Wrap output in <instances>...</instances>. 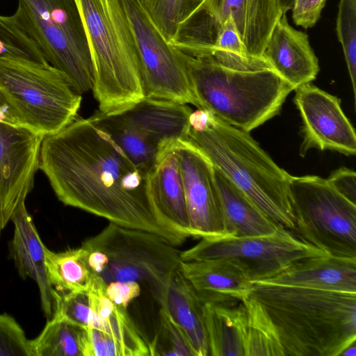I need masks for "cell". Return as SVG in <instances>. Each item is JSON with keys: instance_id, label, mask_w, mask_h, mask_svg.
Returning <instances> with one entry per match:
<instances>
[{"instance_id": "cell-1", "label": "cell", "mask_w": 356, "mask_h": 356, "mask_svg": "<svg viewBox=\"0 0 356 356\" xmlns=\"http://www.w3.org/2000/svg\"><path fill=\"white\" fill-rule=\"evenodd\" d=\"M39 169L65 205L122 227L156 234L176 246L184 243L155 217L149 172L136 165L92 116L77 117L44 136Z\"/></svg>"}, {"instance_id": "cell-2", "label": "cell", "mask_w": 356, "mask_h": 356, "mask_svg": "<svg viewBox=\"0 0 356 356\" xmlns=\"http://www.w3.org/2000/svg\"><path fill=\"white\" fill-rule=\"evenodd\" d=\"M180 52L196 107L243 131L278 114L293 90L262 56L214 48Z\"/></svg>"}, {"instance_id": "cell-3", "label": "cell", "mask_w": 356, "mask_h": 356, "mask_svg": "<svg viewBox=\"0 0 356 356\" xmlns=\"http://www.w3.org/2000/svg\"><path fill=\"white\" fill-rule=\"evenodd\" d=\"M284 356H340L356 342V293L253 282Z\"/></svg>"}, {"instance_id": "cell-4", "label": "cell", "mask_w": 356, "mask_h": 356, "mask_svg": "<svg viewBox=\"0 0 356 356\" xmlns=\"http://www.w3.org/2000/svg\"><path fill=\"white\" fill-rule=\"evenodd\" d=\"M186 140L200 149L213 168L268 218L293 232L289 174L249 132L198 108L191 114Z\"/></svg>"}, {"instance_id": "cell-5", "label": "cell", "mask_w": 356, "mask_h": 356, "mask_svg": "<svg viewBox=\"0 0 356 356\" xmlns=\"http://www.w3.org/2000/svg\"><path fill=\"white\" fill-rule=\"evenodd\" d=\"M94 71L92 91L104 116L145 98L136 44L122 0H75Z\"/></svg>"}, {"instance_id": "cell-6", "label": "cell", "mask_w": 356, "mask_h": 356, "mask_svg": "<svg viewBox=\"0 0 356 356\" xmlns=\"http://www.w3.org/2000/svg\"><path fill=\"white\" fill-rule=\"evenodd\" d=\"M88 265L93 274L111 282H143L161 306L170 280L179 269L181 252L170 241L149 232L109 222L85 240Z\"/></svg>"}, {"instance_id": "cell-7", "label": "cell", "mask_w": 356, "mask_h": 356, "mask_svg": "<svg viewBox=\"0 0 356 356\" xmlns=\"http://www.w3.org/2000/svg\"><path fill=\"white\" fill-rule=\"evenodd\" d=\"M0 93L12 122L43 136L77 118L81 95L67 77L49 64L0 58Z\"/></svg>"}, {"instance_id": "cell-8", "label": "cell", "mask_w": 356, "mask_h": 356, "mask_svg": "<svg viewBox=\"0 0 356 356\" xmlns=\"http://www.w3.org/2000/svg\"><path fill=\"white\" fill-rule=\"evenodd\" d=\"M289 191L293 234L328 255L356 259V204L318 176L289 175Z\"/></svg>"}, {"instance_id": "cell-9", "label": "cell", "mask_w": 356, "mask_h": 356, "mask_svg": "<svg viewBox=\"0 0 356 356\" xmlns=\"http://www.w3.org/2000/svg\"><path fill=\"white\" fill-rule=\"evenodd\" d=\"M282 14L279 0H203L179 25L170 43L187 54L211 49L221 25L232 18L247 54L261 57Z\"/></svg>"}, {"instance_id": "cell-10", "label": "cell", "mask_w": 356, "mask_h": 356, "mask_svg": "<svg viewBox=\"0 0 356 356\" xmlns=\"http://www.w3.org/2000/svg\"><path fill=\"white\" fill-rule=\"evenodd\" d=\"M327 254L280 226L273 234L251 237L201 238L181 252L182 261L227 259L238 266L251 282H262L305 258Z\"/></svg>"}, {"instance_id": "cell-11", "label": "cell", "mask_w": 356, "mask_h": 356, "mask_svg": "<svg viewBox=\"0 0 356 356\" xmlns=\"http://www.w3.org/2000/svg\"><path fill=\"white\" fill-rule=\"evenodd\" d=\"M137 47L145 97L196 106L181 52L167 41L143 0H122Z\"/></svg>"}, {"instance_id": "cell-12", "label": "cell", "mask_w": 356, "mask_h": 356, "mask_svg": "<svg viewBox=\"0 0 356 356\" xmlns=\"http://www.w3.org/2000/svg\"><path fill=\"white\" fill-rule=\"evenodd\" d=\"M106 285L93 274L87 291L90 322L86 327L83 356L153 355L152 341L136 327L127 308L108 298Z\"/></svg>"}, {"instance_id": "cell-13", "label": "cell", "mask_w": 356, "mask_h": 356, "mask_svg": "<svg viewBox=\"0 0 356 356\" xmlns=\"http://www.w3.org/2000/svg\"><path fill=\"white\" fill-rule=\"evenodd\" d=\"M43 138L23 126L0 120V232L33 187Z\"/></svg>"}, {"instance_id": "cell-14", "label": "cell", "mask_w": 356, "mask_h": 356, "mask_svg": "<svg viewBox=\"0 0 356 356\" xmlns=\"http://www.w3.org/2000/svg\"><path fill=\"white\" fill-rule=\"evenodd\" d=\"M191 237H225L214 168L206 155L188 140L175 143Z\"/></svg>"}, {"instance_id": "cell-15", "label": "cell", "mask_w": 356, "mask_h": 356, "mask_svg": "<svg viewBox=\"0 0 356 356\" xmlns=\"http://www.w3.org/2000/svg\"><path fill=\"white\" fill-rule=\"evenodd\" d=\"M295 90L294 102L302 121L300 154L317 148L355 155V129L342 111L341 100L311 83Z\"/></svg>"}, {"instance_id": "cell-16", "label": "cell", "mask_w": 356, "mask_h": 356, "mask_svg": "<svg viewBox=\"0 0 356 356\" xmlns=\"http://www.w3.org/2000/svg\"><path fill=\"white\" fill-rule=\"evenodd\" d=\"M13 16L47 63L67 77L76 93L81 95L92 90V60L82 56L60 30L42 17L25 0H18Z\"/></svg>"}, {"instance_id": "cell-17", "label": "cell", "mask_w": 356, "mask_h": 356, "mask_svg": "<svg viewBox=\"0 0 356 356\" xmlns=\"http://www.w3.org/2000/svg\"><path fill=\"white\" fill-rule=\"evenodd\" d=\"M176 143L161 150L148 175V193L159 222L184 242L191 234Z\"/></svg>"}, {"instance_id": "cell-18", "label": "cell", "mask_w": 356, "mask_h": 356, "mask_svg": "<svg viewBox=\"0 0 356 356\" xmlns=\"http://www.w3.org/2000/svg\"><path fill=\"white\" fill-rule=\"evenodd\" d=\"M261 56L293 90L311 83L320 70L307 34L292 27L286 13L275 24Z\"/></svg>"}, {"instance_id": "cell-19", "label": "cell", "mask_w": 356, "mask_h": 356, "mask_svg": "<svg viewBox=\"0 0 356 356\" xmlns=\"http://www.w3.org/2000/svg\"><path fill=\"white\" fill-rule=\"evenodd\" d=\"M192 112L187 104L145 97L113 115L143 134L161 150L179 140H186Z\"/></svg>"}, {"instance_id": "cell-20", "label": "cell", "mask_w": 356, "mask_h": 356, "mask_svg": "<svg viewBox=\"0 0 356 356\" xmlns=\"http://www.w3.org/2000/svg\"><path fill=\"white\" fill-rule=\"evenodd\" d=\"M179 270L202 302L233 306L250 296L252 283L227 259L181 261Z\"/></svg>"}, {"instance_id": "cell-21", "label": "cell", "mask_w": 356, "mask_h": 356, "mask_svg": "<svg viewBox=\"0 0 356 356\" xmlns=\"http://www.w3.org/2000/svg\"><path fill=\"white\" fill-rule=\"evenodd\" d=\"M11 221L14 224L13 238L10 245V256L22 279L34 280L40 291L41 307L47 320L54 314V288L51 285L45 266L46 246L42 243L25 202L22 204Z\"/></svg>"}, {"instance_id": "cell-22", "label": "cell", "mask_w": 356, "mask_h": 356, "mask_svg": "<svg viewBox=\"0 0 356 356\" xmlns=\"http://www.w3.org/2000/svg\"><path fill=\"white\" fill-rule=\"evenodd\" d=\"M258 282L356 293V259L328 254L305 258Z\"/></svg>"}, {"instance_id": "cell-23", "label": "cell", "mask_w": 356, "mask_h": 356, "mask_svg": "<svg viewBox=\"0 0 356 356\" xmlns=\"http://www.w3.org/2000/svg\"><path fill=\"white\" fill-rule=\"evenodd\" d=\"M225 238L266 236L280 225L263 214L234 184L214 168Z\"/></svg>"}, {"instance_id": "cell-24", "label": "cell", "mask_w": 356, "mask_h": 356, "mask_svg": "<svg viewBox=\"0 0 356 356\" xmlns=\"http://www.w3.org/2000/svg\"><path fill=\"white\" fill-rule=\"evenodd\" d=\"M186 335L194 356L209 355L203 302L179 269L172 275L163 305Z\"/></svg>"}, {"instance_id": "cell-25", "label": "cell", "mask_w": 356, "mask_h": 356, "mask_svg": "<svg viewBox=\"0 0 356 356\" xmlns=\"http://www.w3.org/2000/svg\"><path fill=\"white\" fill-rule=\"evenodd\" d=\"M209 355L245 356V311L242 302L225 306L203 302Z\"/></svg>"}, {"instance_id": "cell-26", "label": "cell", "mask_w": 356, "mask_h": 356, "mask_svg": "<svg viewBox=\"0 0 356 356\" xmlns=\"http://www.w3.org/2000/svg\"><path fill=\"white\" fill-rule=\"evenodd\" d=\"M45 266L49 281L59 292L86 293L93 273L87 261L88 250L81 245L62 252L45 249Z\"/></svg>"}, {"instance_id": "cell-27", "label": "cell", "mask_w": 356, "mask_h": 356, "mask_svg": "<svg viewBox=\"0 0 356 356\" xmlns=\"http://www.w3.org/2000/svg\"><path fill=\"white\" fill-rule=\"evenodd\" d=\"M245 311V356H284L277 330L263 305L250 296Z\"/></svg>"}, {"instance_id": "cell-28", "label": "cell", "mask_w": 356, "mask_h": 356, "mask_svg": "<svg viewBox=\"0 0 356 356\" xmlns=\"http://www.w3.org/2000/svg\"><path fill=\"white\" fill-rule=\"evenodd\" d=\"M86 327L53 316L34 339L32 356H83Z\"/></svg>"}, {"instance_id": "cell-29", "label": "cell", "mask_w": 356, "mask_h": 356, "mask_svg": "<svg viewBox=\"0 0 356 356\" xmlns=\"http://www.w3.org/2000/svg\"><path fill=\"white\" fill-rule=\"evenodd\" d=\"M92 117L109 133L136 165L149 172L161 152L156 145L115 115L104 116L96 113Z\"/></svg>"}, {"instance_id": "cell-30", "label": "cell", "mask_w": 356, "mask_h": 356, "mask_svg": "<svg viewBox=\"0 0 356 356\" xmlns=\"http://www.w3.org/2000/svg\"><path fill=\"white\" fill-rule=\"evenodd\" d=\"M0 58L49 64L35 43L12 16L0 15Z\"/></svg>"}, {"instance_id": "cell-31", "label": "cell", "mask_w": 356, "mask_h": 356, "mask_svg": "<svg viewBox=\"0 0 356 356\" xmlns=\"http://www.w3.org/2000/svg\"><path fill=\"white\" fill-rule=\"evenodd\" d=\"M154 24L171 42L179 25L198 6L197 0H143Z\"/></svg>"}, {"instance_id": "cell-32", "label": "cell", "mask_w": 356, "mask_h": 356, "mask_svg": "<svg viewBox=\"0 0 356 356\" xmlns=\"http://www.w3.org/2000/svg\"><path fill=\"white\" fill-rule=\"evenodd\" d=\"M336 32L343 49L355 99L356 0H340L336 20Z\"/></svg>"}, {"instance_id": "cell-33", "label": "cell", "mask_w": 356, "mask_h": 356, "mask_svg": "<svg viewBox=\"0 0 356 356\" xmlns=\"http://www.w3.org/2000/svg\"><path fill=\"white\" fill-rule=\"evenodd\" d=\"M159 331L152 341L153 355L194 356L191 343L168 310L161 307Z\"/></svg>"}, {"instance_id": "cell-34", "label": "cell", "mask_w": 356, "mask_h": 356, "mask_svg": "<svg viewBox=\"0 0 356 356\" xmlns=\"http://www.w3.org/2000/svg\"><path fill=\"white\" fill-rule=\"evenodd\" d=\"M53 296V316L81 327L89 326L90 307L87 292H59L54 289Z\"/></svg>"}, {"instance_id": "cell-35", "label": "cell", "mask_w": 356, "mask_h": 356, "mask_svg": "<svg viewBox=\"0 0 356 356\" xmlns=\"http://www.w3.org/2000/svg\"><path fill=\"white\" fill-rule=\"evenodd\" d=\"M0 356H32L30 340L15 319L0 314Z\"/></svg>"}, {"instance_id": "cell-36", "label": "cell", "mask_w": 356, "mask_h": 356, "mask_svg": "<svg viewBox=\"0 0 356 356\" xmlns=\"http://www.w3.org/2000/svg\"><path fill=\"white\" fill-rule=\"evenodd\" d=\"M326 0H294L291 10L294 24L305 29L312 28L321 17Z\"/></svg>"}, {"instance_id": "cell-37", "label": "cell", "mask_w": 356, "mask_h": 356, "mask_svg": "<svg viewBox=\"0 0 356 356\" xmlns=\"http://www.w3.org/2000/svg\"><path fill=\"white\" fill-rule=\"evenodd\" d=\"M212 48L228 51L241 56H249L232 18L226 20L220 27L214 44L211 49Z\"/></svg>"}, {"instance_id": "cell-38", "label": "cell", "mask_w": 356, "mask_h": 356, "mask_svg": "<svg viewBox=\"0 0 356 356\" xmlns=\"http://www.w3.org/2000/svg\"><path fill=\"white\" fill-rule=\"evenodd\" d=\"M106 295L115 305L127 308L134 299L139 296L140 286L136 282H111L106 285Z\"/></svg>"}, {"instance_id": "cell-39", "label": "cell", "mask_w": 356, "mask_h": 356, "mask_svg": "<svg viewBox=\"0 0 356 356\" xmlns=\"http://www.w3.org/2000/svg\"><path fill=\"white\" fill-rule=\"evenodd\" d=\"M327 180L339 193L356 204V174L353 170L340 168L334 171Z\"/></svg>"}, {"instance_id": "cell-40", "label": "cell", "mask_w": 356, "mask_h": 356, "mask_svg": "<svg viewBox=\"0 0 356 356\" xmlns=\"http://www.w3.org/2000/svg\"><path fill=\"white\" fill-rule=\"evenodd\" d=\"M0 120L13 123L12 122L8 106L0 93Z\"/></svg>"}, {"instance_id": "cell-41", "label": "cell", "mask_w": 356, "mask_h": 356, "mask_svg": "<svg viewBox=\"0 0 356 356\" xmlns=\"http://www.w3.org/2000/svg\"><path fill=\"white\" fill-rule=\"evenodd\" d=\"M281 10L283 13H286L291 10L294 0H279Z\"/></svg>"}, {"instance_id": "cell-42", "label": "cell", "mask_w": 356, "mask_h": 356, "mask_svg": "<svg viewBox=\"0 0 356 356\" xmlns=\"http://www.w3.org/2000/svg\"><path fill=\"white\" fill-rule=\"evenodd\" d=\"M343 356H356V343H353L346 348L341 353Z\"/></svg>"}, {"instance_id": "cell-43", "label": "cell", "mask_w": 356, "mask_h": 356, "mask_svg": "<svg viewBox=\"0 0 356 356\" xmlns=\"http://www.w3.org/2000/svg\"><path fill=\"white\" fill-rule=\"evenodd\" d=\"M197 1H198V3H199V5H200V4L202 3V1L203 0H197ZM199 5H198V6H199Z\"/></svg>"}]
</instances>
